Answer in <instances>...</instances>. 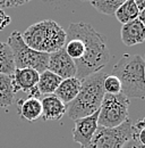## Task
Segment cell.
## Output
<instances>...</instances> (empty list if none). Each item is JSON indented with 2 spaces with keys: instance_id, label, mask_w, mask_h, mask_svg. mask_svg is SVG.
Instances as JSON below:
<instances>
[{
  "instance_id": "cell-1",
  "label": "cell",
  "mask_w": 145,
  "mask_h": 148,
  "mask_svg": "<svg viewBox=\"0 0 145 148\" xmlns=\"http://www.w3.org/2000/svg\"><path fill=\"white\" fill-rule=\"evenodd\" d=\"M66 33L68 37L81 39L85 46L84 56L75 62L77 69L76 77L78 80L82 81L106 67L110 59V53L107 47V39L103 34L85 22L69 24Z\"/></svg>"
},
{
  "instance_id": "cell-2",
  "label": "cell",
  "mask_w": 145,
  "mask_h": 148,
  "mask_svg": "<svg viewBox=\"0 0 145 148\" xmlns=\"http://www.w3.org/2000/svg\"><path fill=\"white\" fill-rule=\"evenodd\" d=\"M106 76V72L100 71L82 80L81 90L77 97L67 105L66 113L70 120L76 121L78 119L90 116L100 110L106 95L103 89V81Z\"/></svg>"
},
{
  "instance_id": "cell-3",
  "label": "cell",
  "mask_w": 145,
  "mask_h": 148,
  "mask_svg": "<svg viewBox=\"0 0 145 148\" xmlns=\"http://www.w3.org/2000/svg\"><path fill=\"white\" fill-rule=\"evenodd\" d=\"M24 42L36 51L52 54L65 47L67 33L52 19H45L30 25L23 33Z\"/></svg>"
},
{
  "instance_id": "cell-4",
  "label": "cell",
  "mask_w": 145,
  "mask_h": 148,
  "mask_svg": "<svg viewBox=\"0 0 145 148\" xmlns=\"http://www.w3.org/2000/svg\"><path fill=\"white\" fill-rule=\"evenodd\" d=\"M121 84V93L127 98H145V62L140 55L125 54L113 66Z\"/></svg>"
},
{
  "instance_id": "cell-5",
  "label": "cell",
  "mask_w": 145,
  "mask_h": 148,
  "mask_svg": "<svg viewBox=\"0 0 145 148\" xmlns=\"http://www.w3.org/2000/svg\"><path fill=\"white\" fill-rule=\"evenodd\" d=\"M7 43L12 48L16 69H33L39 73H42L48 70L50 54L36 51L30 48L24 42L20 32H12L8 37Z\"/></svg>"
},
{
  "instance_id": "cell-6",
  "label": "cell",
  "mask_w": 145,
  "mask_h": 148,
  "mask_svg": "<svg viewBox=\"0 0 145 148\" xmlns=\"http://www.w3.org/2000/svg\"><path fill=\"white\" fill-rule=\"evenodd\" d=\"M129 99L124 93H106L99 110L98 125L102 128H117L128 120Z\"/></svg>"
},
{
  "instance_id": "cell-7",
  "label": "cell",
  "mask_w": 145,
  "mask_h": 148,
  "mask_svg": "<svg viewBox=\"0 0 145 148\" xmlns=\"http://www.w3.org/2000/svg\"><path fill=\"white\" fill-rule=\"evenodd\" d=\"M133 136V123L128 119L117 128L98 127L90 144L84 148H123Z\"/></svg>"
},
{
  "instance_id": "cell-8",
  "label": "cell",
  "mask_w": 145,
  "mask_h": 148,
  "mask_svg": "<svg viewBox=\"0 0 145 148\" xmlns=\"http://www.w3.org/2000/svg\"><path fill=\"white\" fill-rule=\"evenodd\" d=\"M98 117H99V111L90 116H85L74 121L75 127L72 130V139L76 144H79L82 148L86 147L92 140L95 131L99 127Z\"/></svg>"
},
{
  "instance_id": "cell-9",
  "label": "cell",
  "mask_w": 145,
  "mask_h": 148,
  "mask_svg": "<svg viewBox=\"0 0 145 148\" xmlns=\"http://www.w3.org/2000/svg\"><path fill=\"white\" fill-rule=\"evenodd\" d=\"M48 70L60 76L62 80L76 76L77 72L75 62L67 55L65 48H61L60 50L50 54Z\"/></svg>"
},
{
  "instance_id": "cell-10",
  "label": "cell",
  "mask_w": 145,
  "mask_h": 148,
  "mask_svg": "<svg viewBox=\"0 0 145 148\" xmlns=\"http://www.w3.org/2000/svg\"><path fill=\"white\" fill-rule=\"evenodd\" d=\"M40 73L33 69H16L12 75L15 93L17 91L28 92L35 88L39 82Z\"/></svg>"
},
{
  "instance_id": "cell-11",
  "label": "cell",
  "mask_w": 145,
  "mask_h": 148,
  "mask_svg": "<svg viewBox=\"0 0 145 148\" xmlns=\"http://www.w3.org/2000/svg\"><path fill=\"white\" fill-rule=\"evenodd\" d=\"M42 104V119L44 121H58L67 112V105L64 104L57 96L47 95L41 100Z\"/></svg>"
},
{
  "instance_id": "cell-12",
  "label": "cell",
  "mask_w": 145,
  "mask_h": 148,
  "mask_svg": "<svg viewBox=\"0 0 145 148\" xmlns=\"http://www.w3.org/2000/svg\"><path fill=\"white\" fill-rule=\"evenodd\" d=\"M121 41L127 47H133L145 41V27L141 21L134 19L121 26Z\"/></svg>"
},
{
  "instance_id": "cell-13",
  "label": "cell",
  "mask_w": 145,
  "mask_h": 148,
  "mask_svg": "<svg viewBox=\"0 0 145 148\" xmlns=\"http://www.w3.org/2000/svg\"><path fill=\"white\" fill-rule=\"evenodd\" d=\"M81 86H82V81L78 80L76 76L65 79L60 82L54 95L57 96L64 104L68 105L77 97L81 90Z\"/></svg>"
},
{
  "instance_id": "cell-14",
  "label": "cell",
  "mask_w": 145,
  "mask_h": 148,
  "mask_svg": "<svg viewBox=\"0 0 145 148\" xmlns=\"http://www.w3.org/2000/svg\"><path fill=\"white\" fill-rule=\"evenodd\" d=\"M18 114L22 119L33 122L42 116V104L40 99L27 97L18 101Z\"/></svg>"
},
{
  "instance_id": "cell-15",
  "label": "cell",
  "mask_w": 145,
  "mask_h": 148,
  "mask_svg": "<svg viewBox=\"0 0 145 148\" xmlns=\"http://www.w3.org/2000/svg\"><path fill=\"white\" fill-rule=\"evenodd\" d=\"M62 79L60 76L50 72L49 70H45L44 72L40 73L36 88L41 95H54Z\"/></svg>"
},
{
  "instance_id": "cell-16",
  "label": "cell",
  "mask_w": 145,
  "mask_h": 148,
  "mask_svg": "<svg viewBox=\"0 0 145 148\" xmlns=\"http://www.w3.org/2000/svg\"><path fill=\"white\" fill-rule=\"evenodd\" d=\"M15 101L12 75L0 73V108L9 107Z\"/></svg>"
},
{
  "instance_id": "cell-17",
  "label": "cell",
  "mask_w": 145,
  "mask_h": 148,
  "mask_svg": "<svg viewBox=\"0 0 145 148\" xmlns=\"http://www.w3.org/2000/svg\"><path fill=\"white\" fill-rule=\"evenodd\" d=\"M15 70L16 67L12 48L8 43L0 41V73L13 75Z\"/></svg>"
},
{
  "instance_id": "cell-18",
  "label": "cell",
  "mask_w": 145,
  "mask_h": 148,
  "mask_svg": "<svg viewBox=\"0 0 145 148\" xmlns=\"http://www.w3.org/2000/svg\"><path fill=\"white\" fill-rule=\"evenodd\" d=\"M140 9L137 8V6L135 5V2L133 0H127L126 2H124L115 13L113 16H116V18L118 19L123 25L127 24L134 19L138 18L140 15Z\"/></svg>"
},
{
  "instance_id": "cell-19",
  "label": "cell",
  "mask_w": 145,
  "mask_h": 148,
  "mask_svg": "<svg viewBox=\"0 0 145 148\" xmlns=\"http://www.w3.org/2000/svg\"><path fill=\"white\" fill-rule=\"evenodd\" d=\"M127 0H91L90 3L101 14L113 16L117 9Z\"/></svg>"
},
{
  "instance_id": "cell-20",
  "label": "cell",
  "mask_w": 145,
  "mask_h": 148,
  "mask_svg": "<svg viewBox=\"0 0 145 148\" xmlns=\"http://www.w3.org/2000/svg\"><path fill=\"white\" fill-rule=\"evenodd\" d=\"M103 89L106 93H109V95L121 93V84L119 79L113 74H107L103 81Z\"/></svg>"
},
{
  "instance_id": "cell-21",
  "label": "cell",
  "mask_w": 145,
  "mask_h": 148,
  "mask_svg": "<svg viewBox=\"0 0 145 148\" xmlns=\"http://www.w3.org/2000/svg\"><path fill=\"white\" fill-rule=\"evenodd\" d=\"M133 136L145 147V116L137 120V122L133 124Z\"/></svg>"
},
{
  "instance_id": "cell-22",
  "label": "cell",
  "mask_w": 145,
  "mask_h": 148,
  "mask_svg": "<svg viewBox=\"0 0 145 148\" xmlns=\"http://www.w3.org/2000/svg\"><path fill=\"white\" fill-rule=\"evenodd\" d=\"M32 0H0V7L3 8H14L22 5H25Z\"/></svg>"
},
{
  "instance_id": "cell-23",
  "label": "cell",
  "mask_w": 145,
  "mask_h": 148,
  "mask_svg": "<svg viewBox=\"0 0 145 148\" xmlns=\"http://www.w3.org/2000/svg\"><path fill=\"white\" fill-rule=\"evenodd\" d=\"M10 22H12L10 16H8V15L5 13V10L0 7V31L5 30V29L10 24Z\"/></svg>"
},
{
  "instance_id": "cell-24",
  "label": "cell",
  "mask_w": 145,
  "mask_h": 148,
  "mask_svg": "<svg viewBox=\"0 0 145 148\" xmlns=\"http://www.w3.org/2000/svg\"><path fill=\"white\" fill-rule=\"evenodd\" d=\"M123 148H145V147L138 143V140L134 136H131V138L129 140H127L126 143H125V145L123 146Z\"/></svg>"
},
{
  "instance_id": "cell-25",
  "label": "cell",
  "mask_w": 145,
  "mask_h": 148,
  "mask_svg": "<svg viewBox=\"0 0 145 148\" xmlns=\"http://www.w3.org/2000/svg\"><path fill=\"white\" fill-rule=\"evenodd\" d=\"M135 2V5L137 6V8L140 9V12L145 9V0H133Z\"/></svg>"
},
{
  "instance_id": "cell-26",
  "label": "cell",
  "mask_w": 145,
  "mask_h": 148,
  "mask_svg": "<svg viewBox=\"0 0 145 148\" xmlns=\"http://www.w3.org/2000/svg\"><path fill=\"white\" fill-rule=\"evenodd\" d=\"M138 19L141 21V23L144 25V27H145V9L140 13V15H138Z\"/></svg>"
},
{
  "instance_id": "cell-27",
  "label": "cell",
  "mask_w": 145,
  "mask_h": 148,
  "mask_svg": "<svg viewBox=\"0 0 145 148\" xmlns=\"http://www.w3.org/2000/svg\"><path fill=\"white\" fill-rule=\"evenodd\" d=\"M81 1H84V2H87V1H91V0H81Z\"/></svg>"
},
{
  "instance_id": "cell-28",
  "label": "cell",
  "mask_w": 145,
  "mask_h": 148,
  "mask_svg": "<svg viewBox=\"0 0 145 148\" xmlns=\"http://www.w3.org/2000/svg\"><path fill=\"white\" fill-rule=\"evenodd\" d=\"M143 59H144V62H145V54H144V57H143Z\"/></svg>"
}]
</instances>
